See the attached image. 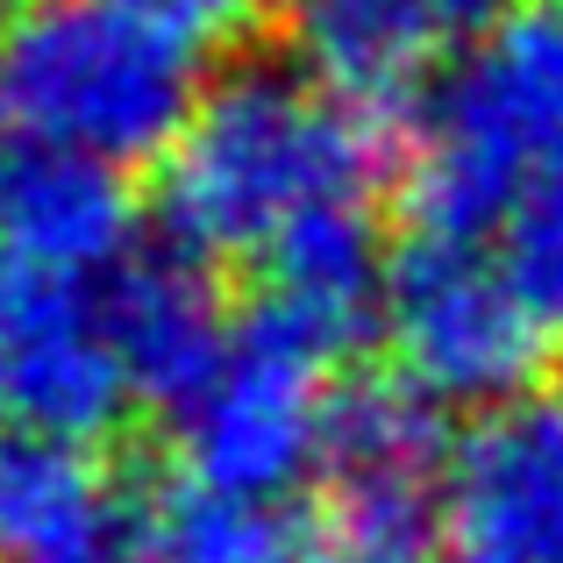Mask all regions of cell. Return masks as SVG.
I'll use <instances>...</instances> for the list:
<instances>
[{
	"label": "cell",
	"instance_id": "6da1fadb",
	"mask_svg": "<svg viewBox=\"0 0 563 563\" xmlns=\"http://www.w3.org/2000/svg\"><path fill=\"white\" fill-rule=\"evenodd\" d=\"M378 114L335 100L300 65H235L207 79L165 151V221L200 257H264L292 221L372 200Z\"/></svg>",
	"mask_w": 563,
	"mask_h": 563
},
{
	"label": "cell",
	"instance_id": "7a4b0ae2",
	"mask_svg": "<svg viewBox=\"0 0 563 563\" xmlns=\"http://www.w3.org/2000/svg\"><path fill=\"white\" fill-rule=\"evenodd\" d=\"M200 93V51L129 0H22L0 22V122L22 143L165 165Z\"/></svg>",
	"mask_w": 563,
	"mask_h": 563
},
{
	"label": "cell",
	"instance_id": "3957f363",
	"mask_svg": "<svg viewBox=\"0 0 563 563\" xmlns=\"http://www.w3.org/2000/svg\"><path fill=\"white\" fill-rule=\"evenodd\" d=\"M563 172V0H514L507 22L421 100L407 143L413 235L485 243L528 186Z\"/></svg>",
	"mask_w": 563,
	"mask_h": 563
},
{
	"label": "cell",
	"instance_id": "277c9868",
	"mask_svg": "<svg viewBox=\"0 0 563 563\" xmlns=\"http://www.w3.org/2000/svg\"><path fill=\"white\" fill-rule=\"evenodd\" d=\"M385 343L413 393L435 407H507L536 393L556 357V335L528 314L485 243L407 235L385 292Z\"/></svg>",
	"mask_w": 563,
	"mask_h": 563
},
{
	"label": "cell",
	"instance_id": "5b68a950",
	"mask_svg": "<svg viewBox=\"0 0 563 563\" xmlns=\"http://www.w3.org/2000/svg\"><path fill=\"white\" fill-rule=\"evenodd\" d=\"M329 372L335 357L286 335L278 321L250 314L235 329L229 357L214 364V378L172 413L179 478L286 507L292 485H307L329 464V421L335 393H343Z\"/></svg>",
	"mask_w": 563,
	"mask_h": 563
},
{
	"label": "cell",
	"instance_id": "8992f818",
	"mask_svg": "<svg viewBox=\"0 0 563 563\" xmlns=\"http://www.w3.org/2000/svg\"><path fill=\"white\" fill-rule=\"evenodd\" d=\"M450 563H563V393H521L450 435L435 493Z\"/></svg>",
	"mask_w": 563,
	"mask_h": 563
},
{
	"label": "cell",
	"instance_id": "52a82bcc",
	"mask_svg": "<svg viewBox=\"0 0 563 563\" xmlns=\"http://www.w3.org/2000/svg\"><path fill=\"white\" fill-rule=\"evenodd\" d=\"M129 399L136 393L114 357L100 292L86 278L0 257V421L100 442Z\"/></svg>",
	"mask_w": 563,
	"mask_h": 563
},
{
	"label": "cell",
	"instance_id": "ba28073f",
	"mask_svg": "<svg viewBox=\"0 0 563 563\" xmlns=\"http://www.w3.org/2000/svg\"><path fill=\"white\" fill-rule=\"evenodd\" d=\"M514 0H286V51L314 86L364 114L428 100Z\"/></svg>",
	"mask_w": 563,
	"mask_h": 563
},
{
	"label": "cell",
	"instance_id": "9c48e42d",
	"mask_svg": "<svg viewBox=\"0 0 563 563\" xmlns=\"http://www.w3.org/2000/svg\"><path fill=\"white\" fill-rule=\"evenodd\" d=\"M100 314H108L114 357L129 372V393L151 407L179 413L214 364L229 357L235 329L214 286V257H200L192 243L165 235V243H136L100 286Z\"/></svg>",
	"mask_w": 563,
	"mask_h": 563
},
{
	"label": "cell",
	"instance_id": "30bf717a",
	"mask_svg": "<svg viewBox=\"0 0 563 563\" xmlns=\"http://www.w3.org/2000/svg\"><path fill=\"white\" fill-rule=\"evenodd\" d=\"M129 250H136V200L122 165L22 136L0 151V257L93 278L114 272Z\"/></svg>",
	"mask_w": 563,
	"mask_h": 563
},
{
	"label": "cell",
	"instance_id": "8fae6325",
	"mask_svg": "<svg viewBox=\"0 0 563 563\" xmlns=\"http://www.w3.org/2000/svg\"><path fill=\"white\" fill-rule=\"evenodd\" d=\"M257 272H264L257 314L300 335V343H314L321 357H350L372 329H385L393 257L378 243L372 200L321 207V214L292 221L257 257Z\"/></svg>",
	"mask_w": 563,
	"mask_h": 563
},
{
	"label": "cell",
	"instance_id": "7c38bea8",
	"mask_svg": "<svg viewBox=\"0 0 563 563\" xmlns=\"http://www.w3.org/2000/svg\"><path fill=\"white\" fill-rule=\"evenodd\" d=\"M442 464H450L442 407L428 393H413L399 372L393 378H357V385L335 393L329 464H321V478L335 485V514L435 528Z\"/></svg>",
	"mask_w": 563,
	"mask_h": 563
},
{
	"label": "cell",
	"instance_id": "4fadbf2b",
	"mask_svg": "<svg viewBox=\"0 0 563 563\" xmlns=\"http://www.w3.org/2000/svg\"><path fill=\"white\" fill-rule=\"evenodd\" d=\"M129 528L93 442L0 421V563H108Z\"/></svg>",
	"mask_w": 563,
	"mask_h": 563
},
{
	"label": "cell",
	"instance_id": "5bb4252c",
	"mask_svg": "<svg viewBox=\"0 0 563 563\" xmlns=\"http://www.w3.org/2000/svg\"><path fill=\"white\" fill-rule=\"evenodd\" d=\"M129 542H136V563H292V550H300L286 507L235 499L192 478L165 485L129 521Z\"/></svg>",
	"mask_w": 563,
	"mask_h": 563
},
{
	"label": "cell",
	"instance_id": "9a60e30c",
	"mask_svg": "<svg viewBox=\"0 0 563 563\" xmlns=\"http://www.w3.org/2000/svg\"><path fill=\"white\" fill-rule=\"evenodd\" d=\"M493 264L507 272V286L528 300V314L563 343V172L542 186H528L521 200L499 214V229L485 235Z\"/></svg>",
	"mask_w": 563,
	"mask_h": 563
},
{
	"label": "cell",
	"instance_id": "2e32d148",
	"mask_svg": "<svg viewBox=\"0 0 563 563\" xmlns=\"http://www.w3.org/2000/svg\"><path fill=\"white\" fill-rule=\"evenodd\" d=\"M435 528H399V521H357L329 514L314 536H300L292 563H435Z\"/></svg>",
	"mask_w": 563,
	"mask_h": 563
},
{
	"label": "cell",
	"instance_id": "e0dca14e",
	"mask_svg": "<svg viewBox=\"0 0 563 563\" xmlns=\"http://www.w3.org/2000/svg\"><path fill=\"white\" fill-rule=\"evenodd\" d=\"M129 8H143L157 29H172V36L192 43V51H214V43L250 36L272 0H129Z\"/></svg>",
	"mask_w": 563,
	"mask_h": 563
},
{
	"label": "cell",
	"instance_id": "ac0fdd59",
	"mask_svg": "<svg viewBox=\"0 0 563 563\" xmlns=\"http://www.w3.org/2000/svg\"><path fill=\"white\" fill-rule=\"evenodd\" d=\"M14 8H22V0H0V22H8V14H14Z\"/></svg>",
	"mask_w": 563,
	"mask_h": 563
}]
</instances>
